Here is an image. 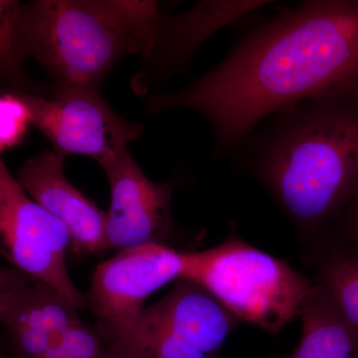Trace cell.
I'll list each match as a JSON object with an SVG mask.
<instances>
[{
	"label": "cell",
	"instance_id": "1",
	"mask_svg": "<svg viewBox=\"0 0 358 358\" xmlns=\"http://www.w3.org/2000/svg\"><path fill=\"white\" fill-rule=\"evenodd\" d=\"M357 80L358 1H308L256 29L185 88L152 96L148 110H196L223 150L267 115L339 95Z\"/></svg>",
	"mask_w": 358,
	"mask_h": 358
},
{
	"label": "cell",
	"instance_id": "2",
	"mask_svg": "<svg viewBox=\"0 0 358 358\" xmlns=\"http://www.w3.org/2000/svg\"><path fill=\"white\" fill-rule=\"evenodd\" d=\"M339 95L282 112L259 155L264 182L303 229L358 197V107Z\"/></svg>",
	"mask_w": 358,
	"mask_h": 358
},
{
	"label": "cell",
	"instance_id": "3",
	"mask_svg": "<svg viewBox=\"0 0 358 358\" xmlns=\"http://www.w3.org/2000/svg\"><path fill=\"white\" fill-rule=\"evenodd\" d=\"M21 34L55 86L99 90L114 66L138 54L110 0H35L22 3Z\"/></svg>",
	"mask_w": 358,
	"mask_h": 358
},
{
	"label": "cell",
	"instance_id": "4",
	"mask_svg": "<svg viewBox=\"0 0 358 358\" xmlns=\"http://www.w3.org/2000/svg\"><path fill=\"white\" fill-rule=\"evenodd\" d=\"M181 279L199 285L238 320L280 333L315 288L286 261L230 235L223 243L185 253Z\"/></svg>",
	"mask_w": 358,
	"mask_h": 358
},
{
	"label": "cell",
	"instance_id": "5",
	"mask_svg": "<svg viewBox=\"0 0 358 358\" xmlns=\"http://www.w3.org/2000/svg\"><path fill=\"white\" fill-rule=\"evenodd\" d=\"M238 320L199 285L179 279L166 296L143 310L102 358H211Z\"/></svg>",
	"mask_w": 358,
	"mask_h": 358
},
{
	"label": "cell",
	"instance_id": "6",
	"mask_svg": "<svg viewBox=\"0 0 358 358\" xmlns=\"http://www.w3.org/2000/svg\"><path fill=\"white\" fill-rule=\"evenodd\" d=\"M32 115V124L64 155L96 160L103 171L128 152V145L143 134V127L117 115L99 90L55 86L50 98L17 91Z\"/></svg>",
	"mask_w": 358,
	"mask_h": 358
},
{
	"label": "cell",
	"instance_id": "7",
	"mask_svg": "<svg viewBox=\"0 0 358 358\" xmlns=\"http://www.w3.org/2000/svg\"><path fill=\"white\" fill-rule=\"evenodd\" d=\"M70 247L67 227L28 196L0 157V256L81 310L86 298L66 265Z\"/></svg>",
	"mask_w": 358,
	"mask_h": 358
},
{
	"label": "cell",
	"instance_id": "8",
	"mask_svg": "<svg viewBox=\"0 0 358 358\" xmlns=\"http://www.w3.org/2000/svg\"><path fill=\"white\" fill-rule=\"evenodd\" d=\"M185 266V253L162 244L119 250L99 264L85 298L103 341L124 338L148 296L181 279Z\"/></svg>",
	"mask_w": 358,
	"mask_h": 358
},
{
	"label": "cell",
	"instance_id": "9",
	"mask_svg": "<svg viewBox=\"0 0 358 358\" xmlns=\"http://www.w3.org/2000/svg\"><path fill=\"white\" fill-rule=\"evenodd\" d=\"M105 173L110 190L106 249L166 245L174 227L171 209L173 183L150 180L129 152Z\"/></svg>",
	"mask_w": 358,
	"mask_h": 358
},
{
	"label": "cell",
	"instance_id": "10",
	"mask_svg": "<svg viewBox=\"0 0 358 358\" xmlns=\"http://www.w3.org/2000/svg\"><path fill=\"white\" fill-rule=\"evenodd\" d=\"M65 159L55 150H44L23 164L16 181L30 199L64 224L74 253L107 251V214L70 182L65 174Z\"/></svg>",
	"mask_w": 358,
	"mask_h": 358
},
{
	"label": "cell",
	"instance_id": "11",
	"mask_svg": "<svg viewBox=\"0 0 358 358\" xmlns=\"http://www.w3.org/2000/svg\"><path fill=\"white\" fill-rule=\"evenodd\" d=\"M78 310L48 285L32 280L9 296L0 324L8 331L20 358H43L81 320Z\"/></svg>",
	"mask_w": 358,
	"mask_h": 358
},
{
	"label": "cell",
	"instance_id": "12",
	"mask_svg": "<svg viewBox=\"0 0 358 358\" xmlns=\"http://www.w3.org/2000/svg\"><path fill=\"white\" fill-rule=\"evenodd\" d=\"M262 4L264 2L204 1L178 15H162L154 52L145 62L148 69L152 67V71L166 72L182 65L212 33Z\"/></svg>",
	"mask_w": 358,
	"mask_h": 358
},
{
	"label": "cell",
	"instance_id": "13",
	"mask_svg": "<svg viewBox=\"0 0 358 358\" xmlns=\"http://www.w3.org/2000/svg\"><path fill=\"white\" fill-rule=\"evenodd\" d=\"M303 333L300 345L289 358H355L358 336L348 326L319 285L300 312Z\"/></svg>",
	"mask_w": 358,
	"mask_h": 358
},
{
	"label": "cell",
	"instance_id": "14",
	"mask_svg": "<svg viewBox=\"0 0 358 358\" xmlns=\"http://www.w3.org/2000/svg\"><path fill=\"white\" fill-rule=\"evenodd\" d=\"M317 285L358 336V256L341 254L320 266Z\"/></svg>",
	"mask_w": 358,
	"mask_h": 358
},
{
	"label": "cell",
	"instance_id": "15",
	"mask_svg": "<svg viewBox=\"0 0 358 358\" xmlns=\"http://www.w3.org/2000/svg\"><path fill=\"white\" fill-rule=\"evenodd\" d=\"M21 7L15 0H0V79L31 88L24 73L27 59L21 34Z\"/></svg>",
	"mask_w": 358,
	"mask_h": 358
},
{
	"label": "cell",
	"instance_id": "16",
	"mask_svg": "<svg viewBox=\"0 0 358 358\" xmlns=\"http://www.w3.org/2000/svg\"><path fill=\"white\" fill-rule=\"evenodd\" d=\"M31 124V112L17 91L0 95V154L20 145Z\"/></svg>",
	"mask_w": 358,
	"mask_h": 358
},
{
	"label": "cell",
	"instance_id": "17",
	"mask_svg": "<svg viewBox=\"0 0 358 358\" xmlns=\"http://www.w3.org/2000/svg\"><path fill=\"white\" fill-rule=\"evenodd\" d=\"M105 346L95 329L81 320L66 331L43 358H102Z\"/></svg>",
	"mask_w": 358,
	"mask_h": 358
},
{
	"label": "cell",
	"instance_id": "18",
	"mask_svg": "<svg viewBox=\"0 0 358 358\" xmlns=\"http://www.w3.org/2000/svg\"><path fill=\"white\" fill-rule=\"evenodd\" d=\"M32 280L17 268L0 266V303H4L13 292L25 286Z\"/></svg>",
	"mask_w": 358,
	"mask_h": 358
},
{
	"label": "cell",
	"instance_id": "19",
	"mask_svg": "<svg viewBox=\"0 0 358 358\" xmlns=\"http://www.w3.org/2000/svg\"><path fill=\"white\" fill-rule=\"evenodd\" d=\"M352 227L355 232L358 235V204L355 207V210L353 212L352 215Z\"/></svg>",
	"mask_w": 358,
	"mask_h": 358
},
{
	"label": "cell",
	"instance_id": "20",
	"mask_svg": "<svg viewBox=\"0 0 358 358\" xmlns=\"http://www.w3.org/2000/svg\"><path fill=\"white\" fill-rule=\"evenodd\" d=\"M0 358H6V357H4L3 355H0Z\"/></svg>",
	"mask_w": 358,
	"mask_h": 358
},
{
	"label": "cell",
	"instance_id": "21",
	"mask_svg": "<svg viewBox=\"0 0 358 358\" xmlns=\"http://www.w3.org/2000/svg\"><path fill=\"white\" fill-rule=\"evenodd\" d=\"M355 358H358V357H355Z\"/></svg>",
	"mask_w": 358,
	"mask_h": 358
}]
</instances>
